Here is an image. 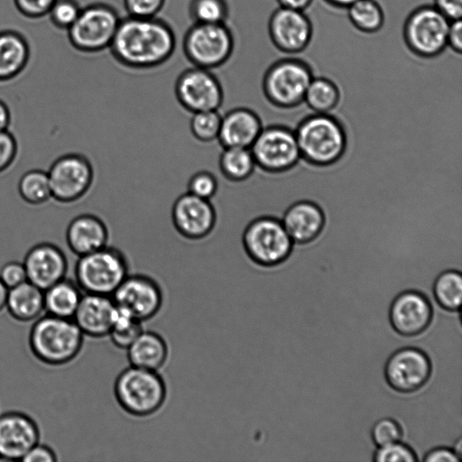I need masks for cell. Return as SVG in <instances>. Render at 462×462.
Here are the masks:
<instances>
[{"mask_svg":"<svg viewBox=\"0 0 462 462\" xmlns=\"http://www.w3.org/2000/svg\"><path fill=\"white\" fill-rule=\"evenodd\" d=\"M171 217L176 230L191 239L206 236L212 229L216 219L215 209L209 200L187 191L173 201Z\"/></svg>","mask_w":462,"mask_h":462,"instance_id":"ffe728a7","label":"cell"},{"mask_svg":"<svg viewBox=\"0 0 462 462\" xmlns=\"http://www.w3.org/2000/svg\"><path fill=\"white\" fill-rule=\"evenodd\" d=\"M347 10L350 23L358 31L374 33L384 23V13L375 0H357Z\"/></svg>","mask_w":462,"mask_h":462,"instance_id":"1f68e13d","label":"cell"},{"mask_svg":"<svg viewBox=\"0 0 462 462\" xmlns=\"http://www.w3.org/2000/svg\"><path fill=\"white\" fill-rule=\"evenodd\" d=\"M0 280L8 288H14L27 281L23 261L9 260L0 266Z\"/></svg>","mask_w":462,"mask_h":462,"instance_id":"b9f144b4","label":"cell"},{"mask_svg":"<svg viewBox=\"0 0 462 462\" xmlns=\"http://www.w3.org/2000/svg\"><path fill=\"white\" fill-rule=\"evenodd\" d=\"M314 75L310 64L302 59H280L264 70L262 78L263 92L276 106H296L304 100Z\"/></svg>","mask_w":462,"mask_h":462,"instance_id":"8992f818","label":"cell"},{"mask_svg":"<svg viewBox=\"0 0 462 462\" xmlns=\"http://www.w3.org/2000/svg\"><path fill=\"white\" fill-rule=\"evenodd\" d=\"M173 88L179 104L190 114L219 110L224 102L223 84L210 69L195 66L184 69Z\"/></svg>","mask_w":462,"mask_h":462,"instance_id":"7c38bea8","label":"cell"},{"mask_svg":"<svg viewBox=\"0 0 462 462\" xmlns=\"http://www.w3.org/2000/svg\"><path fill=\"white\" fill-rule=\"evenodd\" d=\"M166 0H124L128 16L139 18L156 17Z\"/></svg>","mask_w":462,"mask_h":462,"instance_id":"60d3db41","label":"cell"},{"mask_svg":"<svg viewBox=\"0 0 462 462\" xmlns=\"http://www.w3.org/2000/svg\"><path fill=\"white\" fill-rule=\"evenodd\" d=\"M431 374V363L427 354L415 346H403L387 359L384 375L387 383L402 393L422 389Z\"/></svg>","mask_w":462,"mask_h":462,"instance_id":"5bb4252c","label":"cell"},{"mask_svg":"<svg viewBox=\"0 0 462 462\" xmlns=\"http://www.w3.org/2000/svg\"><path fill=\"white\" fill-rule=\"evenodd\" d=\"M373 462H418L412 448L402 441L377 447Z\"/></svg>","mask_w":462,"mask_h":462,"instance_id":"ab89813d","label":"cell"},{"mask_svg":"<svg viewBox=\"0 0 462 462\" xmlns=\"http://www.w3.org/2000/svg\"><path fill=\"white\" fill-rule=\"evenodd\" d=\"M125 351L130 365L158 372L169 357L166 340L152 330L143 329Z\"/></svg>","mask_w":462,"mask_h":462,"instance_id":"d4e9b609","label":"cell"},{"mask_svg":"<svg viewBox=\"0 0 462 462\" xmlns=\"http://www.w3.org/2000/svg\"><path fill=\"white\" fill-rule=\"evenodd\" d=\"M268 32L279 51L297 54L309 46L313 27L304 11L280 6L270 16Z\"/></svg>","mask_w":462,"mask_h":462,"instance_id":"2e32d148","label":"cell"},{"mask_svg":"<svg viewBox=\"0 0 462 462\" xmlns=\"http://www.w3.org/2000/svg\"><path fill=\"white\" fill-rule=\"evenodd\" d=\"M313 0H277L280 6L304 11Z\"/></svg>","mask_w":462,"mask_h":462,"instance_id":"681fc988","label":"cell"},{"mask_svg":"<svg viewBox=\"0 0 462 462\" xmlns=\"http://www.w3.org/2000/svg\"><path fill=\"white\" fill-rule=\"evenodd\" d=\"M86 337L72 319L44 313L32 324L30 345L34 355L50 365L72 362L82 352Z\"/></svg>","mask_w":462,"mask_h":462,"instance_id":"7a4b0ae2","label":"cell"},{"mask_svg":"<svg viewBox=\"0 0 462 462\" xmlns=\"http://www.w3.org/2000/svg\"><path fill=\"white\" fill-rule=\"evenodd\" d=\"M5 308L14 319L33 322L45 313L44 291L26 281L9 289Z\"/></svg>","mask_w":462,"mask_h":462,"instance_id":"484cf974","label":"cell"},{"mask_svg":"<svg viewBox=\"0 0 462 462\" xmlns=\"http://www.w3.org/2000/svg\"><path fill=\"white\" fill-rule=\"evenodd\" d=\"M23 263L27 281L43 291L69 277V258L60 246L52 243L32 245L24 254Z\"/></svg>","mask_w":462,"mask_h":462,"instance_id":"e0dca14e","label":"cell"},{"mask_svg":"<svg viewBox=\"0 0 462 462\" xmlns=\"http://www.w3.org/2000/svg\"><path fill=\"white\" fill-rule=\"evenodd\" d=\"M255 165L250 148H222L217 158L220 174L231 181L245 180L253 173Z\"/></svg>","mask_w":462,"mask_h":462,"instance_id":"f1b7e54d","label":"cell"},{"mask_svg":"<svg viewBox=\"0 0 462 462\" xmlns=\"http://www.w3.org/2000/svg\"><path fill=\"white\" fill-rule=\"evenodd\" d=\"M338 96V88L333 79L325 75H314L304 101L315 113L326 114L336 106Z\"/></svg>","mask_w":462,"mask_h":462,"instance_id":"4dcf8cb0","label":"cell"},{"mask_svg":"<svg viewBox=\"0 0 462 462\" xmlns=\"http://www.w3.org/2000/svg\"><path fill=\"white\" fill-rule=\"evenodd\" d=\"M83 295L77 282L66 277L44 290L46 314L72 319Z\"/></svg>","mask_w":462,"mask_h":462,"instance_id":"83f0119b","label":"cell"},{"mask_svg":"<svg viewBox=\"0 0 462 462\" xmlns=\"http://www.w3.org/2000/svg\"><path fill=\"white\" fill-rule=\"evenodd\" d=\"M294 134L301 157L316 164L335 162L345 149L344 130L328 113H315L308 116Z\"/></svg>","mask_w":462,"mask_h":462,"instance_id":"5b68a950","label":"cell"},{"mask_svg":"<svg viewBox=\"0 0 462 462\" xmlns=\"http://www.w3.org/2000/svg\"><path fill=\"white\" fill-rule=\"evenodd\" d=\"M65 243L76 257L95 252L107 245L106 226L95 214L79 213L66 226Z\"/></svg>","mask_w":462,"mask_h":462,"instance_id":"603a6c76","label":"cell"},{"mask_svg":"<svg viewBox=\"0 0 462 462\" xmlns=\"http://www.w3.org/2000/svg\"><path fill=\"white\" fill-rule=\"evenodd\" d=\"M292 244L282 221L271 217L254 219L243 234L247 255L262 266H273L282 262L290 254Z\"/></svg>","mask_w":462,"mask_h":462,"instance_id":"30bf717a","label":"cell"},{"mask_svg":"<svg viewBox=\"0 0 462 462\" xmlns=\"http://www.w3.org/2000/svg\"><path fill=\"white\" fill-rule=\"evenodd\" d=\"M371 438L375 447L402 441V430L400 423L391 417H382L372 426Z\"/></svg>","mask_w":462,"mask_h":462,"instance_id":"74e56055","label":"cell"},{"mask_svg":"<svg viewBox=\"0 0 462 462\" xmlns=\"http://www.w3.org/2000/svg\"><path fill=\"white\" fill-rule=\"evenodd\" d=\"M222 114L219 110H207L192 113L189 126L192 136L203 143L217 140Z\"/></svg>","mask_w":462,"mask_h":462,"instance_id":"d590c367","label":"cell"},{"mask_svg":"<svg viewBox=\"0 0 462 462\" xmlns=\"http://www.w3.org/2000/svg\"><path fill=\"white\" fill-rule=\"evenodd\" d=\"M189 14L196 23H224L229 6L226 0H190Z\"/></svg>","mask_w":462,"mask_h":462,"instance_id":"e575fe53","label":"cell"},{"mask_svg":"<svg viewBox=\"0 0 462 462\" xmlns=\"http://www.w3.org/2000/svg\"><path fill=\"white\" fill-rule=\"evenodd\" d=\"M55 0H14L17 10L28 18H41L48 14Z\"/></svg>","mask_w":462,"mask_h":462,"instance_id":"ee69618b","label":"cell"},{"mask_svg":"<svg viewBox=\"0 0 462 462\" xmlns=\"http://www.w3.org/2000/svg\"><path fill=\"white\" fill-rule=\"evenodd\" d=\"M30 58L29 44L20 32L13 30L0 32V81L17 77Z\"/></svg>","mask_w":462,"mask_h":462,"instance_id":"4316f807","label":"cell"},{"mask_svg":"<svg viewBox=\"0 0 462 462\" xmlns=\"http://www.w3.org/2000/svg\"><path fill=\"white\" fill-rule=\"evenodd\" d=\"M38 442L40 432L31 417L18 411L0 414V461H21Z\"/></svg>","mask_w":462,"mask_h":462,"instance_id":"d6986e66","label":"cell"},{"mask_svg":"<svg viewBox=\"0 0 462 462\" xmlns=\"http://www.w3.org/2000/svg\"><path fill=\"white\" fill-rule=\"evenodd\" d=\"M448 46L455 52L460 54L462 51V21L461 19L450 21L448 32Z\"/></svg>","mask_w":462,"mask_h":462,"instance_id":"c3c4849f","label":"cell"},{"mask_svg":"<svg viewBox=\"0 0 462 462\" xmlns=\"http://www.w3.org/2000/svg\"><path fill=\"white\" fill-rule=\"evenodd\" d=\"M250 150L255 164L270 171L288 169L301 156L294 132L279 125L263 127Z\"/></svg>","mask_w":462,"mask_h":462,"instance_id":"9a60e30c","label":"cell"},{"mask_svg":"<svg viewBox=\"0 0 462 462\" xmlns=\"http://www.w3.org/2000/svg\"><path fill=\"white\" fill-rule=\"evenodd\" d=\"M218 155H216L208 163V168L194 171L187 181L186 191L199 198L210 200L217 190V177L214 171V164Z\"/></svg>","mask_w":462,"mask_h":462,"instance_id":"8d00e7d4","label":"cell"},{"mask_svg":"<svg viewBox=\"0 0 462 462\" xmlns=\"http://www.w3.org/2000/svg\"><path fill=\"white\" fill-rule=\"evenodd\" d=\"M324 217L313 202L299 201L284 213L282 224L293 242L304 243L313 239L321 230Z\"/></svg>","mask_w":462,"mask_h":462,"instance_id":"cb8c5ba5","label":"cell"},{"mask_svg":"<svg viewBox=\"0 0 462 462\" xmlns=\"http://www.w3.org/2000/svg\"><path fill=\"white\" fill-rule=\"evenodd\" d=\"M235 47L232 31L224 23H196L184 34L182 48L192 66L214 69L223 66Z\"/></svg>","mask_w":462,"mask_h":462,"instance_id":"52a82bcc","label":"cell"},{"mask_svg":"<svg viewBox=\"0 0 462 462\" xmlns=\"http://www.w3.org/2000/svg\"><path fill=\"white\" fill-rule=\"evenodd\" d=\"M328 5L338 8L346 9L357 0H324Z\"/></svg>","mask_w":462,"mask_h":462,"instance_id":"816d5d0a","label":"cell"},{"mask_svg":"<svg viewBox=\"0 0 462 462\" xmlns=\"http://www.w3.org/2000/svg\"><path fill=\"white\" fill-rule=\"evenodd\" d=\"M462 457L448 446H436L426 452L422 462H461Z\"/></svg>","mask_w":462,"mask_h":462,"instance_id":"f6af8a7d","label":"cell"},{"mask_svg":"<svg viewBox=\"0 0 462 462\" xmlns=\"http://www.w3.org/2000/svg\"><path fill=\"white\" fill-rule=\"evenodd\" d=\"M116 310L111 296L83 293L72 319L86 337L102 338L111 330Z\"/></svg>","mask_w":462,"mask_h":462,"instance_id":"7402d4cb","label":"cell"},{"mask_svg":"<svg viewBox=\"0 0 462 462\" xmlns=\"http://www.w3.org/2000/svg\"><path fill=\"white\" fill-rule=\"evenodd\" d=\"M450 21L433 5L415 8L406 18L403 39L408 49L422 59H433L448 47Z\"/></svg>","mask_w":462,"mask_h":462,"instance_id":"9c48e42d","label":"cell"},{"mask_svg":"<svg viewBox=\"0 0 462 462\" xmlns=\"http://www.w3.org/2000/svg\"><path fill=\"white\" fill-rule=\"evenodd\" d=\"M72 273V279L83 293L112 296L131 272L125 254L106 245L77 257Z\"/></svg>","mask_w":462,"mask_h":462,"instance_id":"277c9868","label":"cell"},{"mask_svg":"<svg viewBox=\"0 0 462 462\" xmlns=\"http://www.w3.org/2000/svg\"><path fill=\"white\" fill-rule=\"evenodd\" d=\"M142 324L143 322L116 306L113 325L107 337L116 347L126 350L143 329Z\"/></svg>","mask_w":462,"mask_h":462,"instance_id":"836d02e7","label":"cell"},{"mask_svg":"<svg viewBox=\"0 0 462 462\" xmlns=\"http://www.w3.org/2000/svg\"><path fill=\"white\" fill-rule=\"evenodd\" d=\"M51 199L70 205L88 191L94 177L88 158L79 152H67L58 157L47 171Z\"/></svg>","mask_w":462,"mask_h":462,"instance_id":"8fae6325","label":"cell"},{"mask_svg":"<svg viewBox=\"0 0 462 462\" xmlns=\"http://www.w3.org/2000/svg\"><path fill=\"white\" fill-rule=\"evenodd\" d=\"M11 123V113L6 103L0 99V131L7 130Z\"/></svg>","mask_w":462,"mask_h":462,"instance_id":"f907efd6","label":"cell"},{"mask_svg":"<svg viewBox=\"0 0 462 462\" xmlns=\"http://www.w3.org/2000/svg\"><path fill=\"white\" fill-rule=\"evenodd\" d=\"M17 148L13 134L8 129L0 131V173L13 164L17 155Z\"/></svg>","mask_w":462,"mask_h":462,"instance_id":"7bdbcfd3","label":"cell"},{"mask_svg":"<svg viewBox=\"0 0 462 462\" xmlns=\"http://www.w3.org/2000/svg\"><path fill=\"white\" fill-rule=\"evenodd\" d=\"M433 5L449 21L461 19L462 0H434Z\"/></svg>","mask_w":462,"mask_h":462,"instance_id":"7dc6e473","label":"cell"},{"mask_svg":"<svg viewBox=\"0 0 462 462\" xmlns=\"http://www.w3.org/2000/svg\"><path fill=\"white\" fill-rule=\"evenodd\" d=\"M81 8L77 0H55L48 15L54 26L68 30L77 20Z\"/></svg>","mask_w":462,"mask_h":462,"instance_id":"f35d334b","label":"cell"},{"mask_svg":"<svg viewBox=\"0 0 462 462\" xmlns=\"http://www.w3.org/2000/svg\"><path fill=\"white\" fill-rule=\"evenodd\" d=\"M21 199L30 205H42L51 199L48 173L41 169L24 172L17 185Z\"/></svg>","mask_w":462,"mask_h":462,"instance_id":"d6a6232c","label":"cell"},{"mask_svg":"<svg viewBox=\"0 0 462 462\" xmlns=\"http://www.w3.org/2000/svg\"><path fill=\"white\" fill-rule=\"evenodd\" d=\"M433 313L431 300L425 294L410 290L393 299L389 310V319L398 334L414 337L429 328Z\"/></svg>","mask_w":462,"mask_h":462,"instance_id":"ac0fdd59","label":"cell"},{"mask_svg":"<svg viewBox=\"0 0 462 462\" xmlns=\"http://www.w3.org/2000/svg\"><path fill=\"white\" fill-rule=\"evenodd\" d=\"M8 291L9 289L0 280V311L5 309Z\"/></svg>","mask_w":462,"mask_h":462,"instance_id":"f5cc1de1","label":"cell"},{"mask_svg":"<svg viewBox=\"0 0 462 462\" xmlns=\"http://www.w3.org/2000/svg\"><path fill=\"white\" fill-rule=\"evenodd\" d=\"M432 295L436 304L447 311H457L462 298V273L448 270L435 279Z\"/></svg>","mask_w":462,"mask_h":462,"instance_id":"f546056e","label":"cell"},{"mask_svg":"<svg viewBox=\"0 0 462 462\" xmlns=\"http://www.w3.org/2000/svg\"><path fill=\"white\" fill-rule=\"evenodd\" d=\"M176 48L171 26L157 18H121L109 47L121 66L133 70L156 69L167 62Z\"/></svg>","mask_w":462,"mask_h":462,"instance_id":"6da1fadb","label":"cell"},{"mask_svg":"<svg viewBox=\"0 0 462 462\" xmlns=\"http://www.w3.org/2000/svg\"><path fill=\"white\" fill-rule=\"evenodd\" d=\"M219 111L222 118L217 141L221 147L250 148L263 129L259 116L238 105Z\"/></svg>","mask_w":462,"mask_h":462,"instance_id":"44dd1931","label":"cell"},{"mask_svg":"<svg viewBox=\"0 0 462 462\" xmlns=\"http://www.w3.org/2000/svg\"><path fill=\"white\" fill-rule=\"evenodd\" d=\"M111 297L117 307L141 322L154 318L163 304L160 283L141 273H130Z\"/></svg>","mask_w":462,"mask_h":462,"instance_id":"4fadbf2b","label":"cell"},{"mask_svg":"<svg viewBox=\"0 0 462 462\" xmlns=\"http://www.w3.org/2000/svg\"><path fill=\"white\" fill-rule=\"evenodd\" d=\"M121 17L110 5L94 3L81 8L75 23L67 30L73 48L95 53L109 49Z\"/></svg>","mask_w":462,"mask_h":462,"instance_id":"ba28073f","label":"cell"},{"mask_svg":"<svg viewBox=\"0 0 462 462\" xmlns=\"http://www.w3.org/2000/svg\"><path fill=\"white\" fill-rule=\"evenodd\" d=\"M21 462H57V457L48 445L38 442L28 450Z\"/></svg>","mask_w":462,"mask_h":462,"instance_id":"bcb514c9","label":"cell"},{"mask_svg":"<svg viewBox=\"0 0 462 462\" xmlns=\"http://www.w3.org/2000/svg\"><path fill=\"white\" fill-rule=\"evenodd\" d=\"M114 395L127 414L144 418L156 413L167 399V385L158 371L130 365L114 383Z\"/></svg>","mask_w":462,"mask_h":462,"instance_id":"3957f363","label":"cell"}]
</instances>
